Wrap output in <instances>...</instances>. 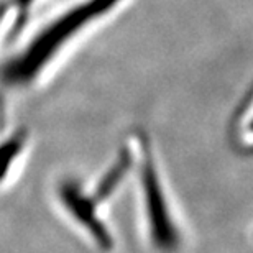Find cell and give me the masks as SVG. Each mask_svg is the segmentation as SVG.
<instances>
[{
    "label": "cell",
    "instance_id": "6da1fadb",
    "mask_svg": "<svg viewBox=\"0 0 253 253\" xmlns=\"http://www.w3.org/2000/svg\"><path fill=\"white\" fill-rule=\"evenodd\" d=\"M120 2L122 0H84L71 7L66 13H61L40 30L22 53L7 61L0 73V81L10 87L32 84L74 35H78L85 25L104 17Z\"/></svg>",
    "mask_w": 253,
    "mask_h": 253
},
{
    "label": "cell",
    "instance_id": "7a4b0ae2",
    "mask_svg": "<svg viewBox=\"0 0 253 253\" xmlns=\"http://www.w3.org/2000/svg\"><path fill=\"white\" fill-rule=\"evenodd\" d=\"M59 196H61V201L66 204L71 214H73L76 219H79V222H83V225L87 227L89 230H92L95 239H99L100 242L107 240L105 230L94 217V212H92L94 209H92V206H90V201L85 196L81 194V191L76 188V186L64 184L61 191H59Z\"/></svg>",
    "mask_w": 253,
    "mask_h": 253
},
{
    "label": "cell",
    "instance_id": "3957f363",
    "mask_svg": "<svg viewBox=\"0 0 253 253\" xmlns=\"http://www.w3.org/2000/svg\"><path fill=\"white\" fill-rule=\"evenodd\" d=\"M23 145H25V133L15 135L13 138L3 141L0 145V181L7 176L10 166L17 160L20 151L23 150Z\"/></svg>",
    "mask_w": 253,
    "mask_h": 253
}]
</instances>
